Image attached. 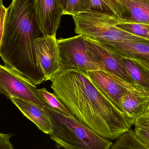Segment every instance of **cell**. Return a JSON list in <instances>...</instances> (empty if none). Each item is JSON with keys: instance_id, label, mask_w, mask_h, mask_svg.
Masks as SVG:
<instances>
[{"instance_id": "1", "label": "cell", "mask_w": 149, "mask_h": 149, "mask_svg": "<svg viewBox=\"0 0 149 149\" xmlns=\"http://www.w3.org/2000/svg\"><path fill=\"white\" fill-rule=\"evenodd\" d=\"M51 88L75 117L105 139L114 140L134 125L78 69L60 70L51 78Z\"/></svg>"}, {"instance_id": "2", "label": "cell", "mask_w": 149, "mask_h": 149, "mask_svg": "<svg viewBox=\"0 0 149 149\" xmlns=\"http://www.w3.org/2000/svg\"><path fill=\"white\" fill-rule=\"evenodd\" d=\"M52 124L50 139L57 149H109L113 143L75 116H68L46 107Z\"/></svg>"}, {"instance_id": "3", "label": "cell", "mask_w": 149, "mask_h": 149, "mask_svg": "<svg viewBox=\"0 0 149 149\" xmlns=\"http://www.w3.org/2000/svg\"><path fill=\"white\" fill-rule=\"evenodd\" d=\"M75 32L99 42L141 41L147 39L126 32L116 27L129 21L107 14L87 10L72 16Z\"/></svg>"}, {"instance_id": "4", "label": "cell", "mask_w": 149, "mask_h": 149, "mask_svg": "<svg viewBox=\"0 0 149 149\" xmlns=\"http://www.w3.org/2000/svg\"><path fill=\"white\" fill-rule=\"evenodd\" d=\"M60 70L78 69L85 72L100 70L87 48L85 36L78 35L57 39Z\"/></svg>"}, {"instance_id": "5", "label": "cell", "mask_w": 149, "mask_h": 149, "mask_svg": "<svg viewBox=\"0 0 149 149\" xmlns=\"http://www.w3.org/2000/svg\"><path fill=\"white\" fill-rule=\"evenodd\" d=\"M30 80L7 65H0V92L9 99L16 97L46 108V105Z\"/></svg>"}, {"instance_id": "6", "label": "cell", "mask_w": 149, "mask_h": 149, "mask_svg": "<svg viewBox=\"0 0 149 149\" xmlns=\"http://www.w3.org/2000/svg\"><path fill=\"white\" fill-rule=\"evenodd\" d=\"M87 73L100 92L123 113L120 102L121 98L126 94L129 92L149 93L139 85L127 82L114 74L101 70L87 72Z\"/></svg>"}, {"instance_id": "7", "label": "cell", "mask_w": 149, "mask_h": 149, "mask_svg": "<svg viewBox=\"0 0 149 149\" xmlns=\"http://www.w3.org/2000/svg\"><path fill=\"white\" fill-rule=\"evenodd\" d=\"M85 40L88 52L99 65L100 70L131 84L137 85L126 70L121 56L96 40L85 36Z\"/></svg>"}, {"instance_id": "8", "label": "cell", "mask_w": 149, "mask_h": 149, "mask_svg": "<svg viewBox=\"0 0 149 149\" xmlns=\"http://www.w3.org/2000/svg\"><path fill=\"white\" fill-rule=\"evenodd\" d=\"M35 47L38 67L45 81L50 80L61 70L57 39L55 37L43 36L35 40Z\"/></svg>"}, {"instance_id": "9", "label": "cell", "mask_w": 149, "mask_h": 149, "mask_svg": "<svg viewBox=\"0 0 149 149\" xmlns=\"http://www.w3.org/2000/svg\"><path fill=\"white\" fill-rule=\"evenodd\" d=\"M37 20L44 36L56 37L64 9L60 0H34Z\"/></svg>"}, {"instance_id": "10", "label": "cell", "mask_w": 149, "mask_h": 149, "mask_svg": "<svg viewBox=\"0 0 149 149\" xmlns=\"http://www.w3.org/2000/svg\"><path fill=\"white\" fill-rule=\"evenodd\" d=\"M9 99L24 116L34 123L39 130L49 135L52 134V124L46 108L19 98L10 97Z\"/></svg>"}, {"instance_id": "11", "label": "cell", "mask_w": 149, "mask_h": 149, "mask_svg": "<svg viewBox=\"0 0 149 149\" xmlns=\"http://www.w3.org/2000/svg\"><path fill=\"white\" fill-rule=\"evenodd\" d=\"M122 57L138 60L149 69V40L101 43Z\"/></svg>"}, {"instance_id": "12", "label": "cell", "mask_w": 149, "mask_h": 149, "mask_svg": "<svg viewBox=\"0 0 149 149\" xmlns=\"http://www.w3.org/2000/svg\"><path fill=\"white\" fill-rule=\"evenodd\" d=\"M120 105L123 113L135 123L136 119L147 113L149 105V93L128 92L121 99Z\"/></svg>"}, {"instance_id": "13", "label": "cell", "mask_w": 149, "mask_h": 149, "mask_svg": "<svg viewBox=\"0 0 149 149\" xmlns=\"http://www.w3.org/2000/svg\"><path fill=\"white\" fill-rule=\"evenodd\" d=\"M85 10L86 11H97L129 21V15L122 0H85Z\"/></svg>"}, {"instance_id": "14", "label": "cell", "mask_w": 149, "mask_h": 149, "mask_svg": "<svg viewBox=\"0 0 149 149\" xmlns=\"http://www.w3.org/2000/svg\"><path fill=\"white\" fill-rule=\"evenodd\" d=\"M122 59L126 70L133 80L149 93V68L136 59L126 57Z\"/></svg>"}, {"instance_id": "15", "label": "cell", "mask_w": 149, "mask_h": 149, "mask_svg": "<svg viewBox=\"0 0 149 149\" xmlns=\"http://www.w3.org/2000/svg\"><path fill=\"white\" fill-rule=\"evenodd\" d=\"M130 22L149 25V0H122Z\"/></svg>"}, {"instance_id": "16", "label": "cell", "mask_w": 149, "mask_h": 149, "mask_svg": "<svg viewBox=\"0 0 149 149\" xmlns=\"http://www.w3.org/2000/svg\"><path fill=\"white\" fill-rule=\"evenodd\" d=\"M109 149H149L143 143L130 129L124 133L113 143Z\"/></svg>"}, {"instance_id": "17", "label": "cell", "mask_w": 149, "mask_h": 149, "mask_svg": "<svg viewBox=\"0 0 149 149\" xmlns=\"http://www.w3.org/2000/svg\"><path fill=\"white\" fill-rule=\"evenodd\" d=\"M37 91L47 107L67 116H74L69 109L58 98L54 93H50L45 88L39 89L37 88Z\"/></svg>"}, {"instance_id": "18", "label": "cell", "mask_w": 149, "mask_h": 149, "mask_svg": "<svg viewBox=\"0 0 149 149\" xmlns=\"http://www.w3.org/2000/svg\"><path fill=\"white\" fill-rule=\"evenodd\" d=\"M116 26L126 32L149 40V25L138 23L127 22L119 24Z\"/></svg>"}, {"instance_id": "19", "label": "cell", "mask_w": 149, "mask_h": 149, "mask_svg": "<svg viewBox=\"0 0 149 149\" xmlns=\"http://www.w3.org/2000/svg\"><path fill=\"white\" fill-rule=\"evenodd\" d=\"M85 11V0H68L64 15L73 16Z\"/></svg>"}, {"instance_id": "20", "label": "cell", "mask_w": 149, "mask_h": 149, "mask_svg": "<svg viewBox=\"0 0 149 149\" xmlns=\"http://www.w3.org/2000/svg\"><path fill=\"white\" fill-rule=\"evenodd\" d=\"M134 131L140 141L149 148V130L135 127Z\"/></svg>"}, {"instance_id": "21", "label": "cell", "mask_w": 149, "mask_h": 149, "mask_svg": "<svg viewBox=\"0 0 149 149\" xmlns=\"http://www.w3.org/2000/svg\"><path fill=\"white\" fill-rule=\"evenodd\" d=\"M12 136L11 134H0V149H14L10 141Z\"/></svg>"}, {"instance_id": "22", "label": "cell", "mask_w": 149, "mask_h": 149, "mask_svg": "<svg viewBox=\"0 0 149 149\" xmlns=\"http://www.w3.org/2000/svg\"><path fill=\"white\" fill-rule=\"evenodd\" d=\"M134 125L135 127L149 130V116L145 114L140 116L136 119Z\"/></svg>"}, {"instance_id": "23", "label": "cell", "mask_w": 149, "mask_h": 149, "mask_svg": "<svg viewBox=\"0 0 149 149\" xmlns=\"http://www.w3.org/2000/svg\"><path fill=\"white\" fill-rule=\"evenodd\" d=\"M61 4L63 6V8L64 9V11L66 9L67 7V3H68V0H60Z\"/></svg>"}, {"instance_id": "24", "label": "cell", "mask_w": 149, "mask_h": 149, "mask_svg": "<svg viewBox=\"0 0 149 149\" xmlns=\"http://www.w3.org/2000/svg\"><path fill=\"white\" fill-rule=\"evenodd\" d=\"M145 114L149 116V105L148 108V110H147V113H146Z\"/></svg>"}, {"instance_id": "25", "label": "cell", "mask_w": 149, "mask_h": 149, "mask_svg": "<svg viewBox=\"0 0 149 149\" xmlns=\"http://www.w3.org/2000/svg\"><path fill=\"white\" fill-rule=\"evenodd\" d=\"M1 3H2V0H1Z\"/></svg>"}, {"instance_id": "26", "label": "cell", "mask_w": 149, "mask_h": 149, "mask_svg": "<svg viewBox=\"0 0 149 149\" xmlns=\"http://www.w3.org/2000/svg\"><path fill=\"white\" fill-rule=\"evenodd\" d=\"M148 35H149V33H148Z\"/></svg>"}]
</instances>
